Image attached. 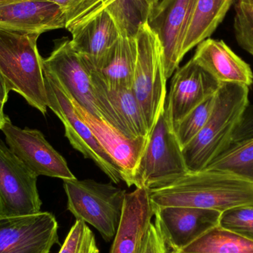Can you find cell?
Segmentation results:
<instances>
[{"label": "cell", "mask_w": 253, "mask_h": 253, "mask_svg": "<svg viewBox=\"0 0 253 253\" xmlns=\"http://www.w3.org/2000/svg\"><path fill=\"white\" fill-rule=\"evenodd\" d=\"M153 208L190 207L220 212L253 206V184L225 172H188L172 182L149 190Z\"/></svg>", "instance_id": "obj_1"}, {"label": "cell", "mask_w": 253, "mask_h": 253, "mask_svg": "<svg viewBox=\"0 0 253 253\" xmlns=\"http://www.w3.org/2000/svg\"><path fill=\"white\" fill-rule=\"evenodd\" d=\"M249 105V87L232 83L221 84L206 124L182 148L189 172L203 170L232 144L235 129Z\"/></svg>", "instance_id": "obj_2"}, {"label": "cell", "mask_w": 253, "mask_h": 253, "mask_svg": "<svg viewBox=\"0 0 253 253\" xmlns=\"http://www.w3.org/2000/svg\"><path fill=\"white\" fill-rule=\"evenodd\" d=\"M37 34L0 31V74L10 91L22 96L43 115L47 99Z\"/></svg>", "instance_id": "obj_3"}, {"label": "cell", "mask_w": 253, "mask_h": 253, "mask_svg": "<svg viewBox=\"0 0 253 253\" xmlns=\"http://www.w3.org/2000/svg\"><path fill=\"white\" fill-rule=\"evenodd\" d=\"M135 40L136 61L131 90L150 132L165 111L168 79L165 74L163 47L147 21L138 29Z\"/></svg>", "instance_id": "obj_4"}, {"label": "cell", "mask_w": 253, "mask_h": 253, "mask_svg": "<svg viewBox=\"0 0 253 253\" xmlns=\"http://www.w3.org/2000/svg\"><path fill=\"white\" fill-rule=\"evenodd\" d=\"M68 210L77 220L94 227L106 242L114 240L123 215L126 191L93 179L64 180Z\"/></svg>", "instance_id": "obj_5"}, {"label": "cell", "mask_w": 253, "mask_h": 253, "mask_svg": "<svg viewBox=\"0 0 253 253\" xmlns=\"http://www.w3.org/2000/svg\"><path fill=\"white\" fill-rule=\"evenodd\" d=\"M182 148L166 110L147 136L133 177L136 188L151 190L166 185L188 172Z\"/></svg>", "instance_id": "obj_6"}, {"label": "cell", "mask_w": 253, "mask_h": 253, "mask_svg": "<svg viewBox=\"0 0 253 253\" xmlns=\"http://www.w3.org/2000/svg\"><path fill=\"white\" fill-rule=\"evenodd\" d=\"M44 77L47 108L62 122L65 137L71 146L84 158L93 161L112 182L123 181L118 165L99 144L89 126L79 117L68 93L54 77L44 71Z\"/></svg>", "instance_id": "obj_7"}, {"label": "cell", "mask_w": 253, "mask_h": 253, "mask_svg": "<svg viewBox=\"0 0 253 253\" xmlns=\"http://www.w3.org/2000/svg\"><path fill=\"white\" fill-rule=\"evenodd\" d=\"M37 175L0 140V217L41 212Z\"/></svg>", "instance_id": "obj_8"}, {"label": "cell", "mask_w": 253, "mask_h": 253, "mask_svg": "<svg viewBox=\"0 0 253 253\" xmlns=\"http://www.w3.org/2000/svg\"><path fill=\"white\" fill-rule=\"evenodd\" d=\"M1 130L7 147L37 176L63 181L76 178L65 158L52 147L41 131L29 127L22 129L14 126L7 116Z\"/></svg>", "instance_id": "obj_9"}, {"label": "cell", "mask_w": 253, "mask_h": 253, "mask_svg": "<svg viewBox=\"0 0 253 253\" xmlns=\"http://www.w3.org/2000/svg\"><path fill=\"white\" fill-rule=\"evenodd\" d=\"M42 67L43 71L54 77L77 103L102 119L93 93L90 71L73 48L69 39L56 42L50 56L42 59Z\"/></svg>", "instance_id": "obj_10"}, {"label": "cell", "mask_w": 253, "mask_h": 253, "mask_svg": "<svg viewBox=\"0 0 253 253\" xmlns=\"http://www.w3.org/2000/svg\"><path fill=\"white\" fill-rule=\"evenodd\" d=\"M55 245L59 241L53 214L0 217V253H49Z\"/></svg>", "instance_id": "obj_11"}, {"label": "cell", "mask_w": 253, "mask_h": 253, "mask_svg": "<svg viewBox=\"0 0 253 253\" xmlns=\"http://www.w3.org/2000/svg\"><path fill=\"white\" fill-rule=\"evenodd\" d=\"M196 2V0H159L150 8L147 22L163 47L168 79L182 60L181 47Z\"/></svg>", "instance_id": "obj_12"}, {"label": "cell", "mask_w": 253, "mask_h": 253, "mask_svg": "<svg viewBox=\"0 0 253 253\" xmlns=\"http://www.w3.org/2000/svg\"><path fill=\"white\" fill-rule=\"evenodd\" d=\"M221 212L190 207L154 208L155 226L165 244L182 251L219 224Z\"/></svg>", "instance_id": "obj_13"}, {"label": "cell", "mask_w": 253, "mask_h": 253, "mask_svg": "<svg viewBox=\"0 0 253 253\" xmlns=\"http://www.w3.org/2000/svg\"><path fill=\"white\" fill-rule=\"evenodd\" d=\"M89 71L102 119L128 136L147 138L148 129L131 88L108 87L94 71Z\"/></svg>", "instance_id": "obj_14"}, {"label": "cell", "mask_w": 253, "mask_h": 253, "mask_svg": "<svg viewBox=\"0 0 253 253\" xmlns=\"http://www.w3.org/2000/svg\"><path fill=\"white\" fill-rule=\"evenodd\" d=\"M221 84L193 59L178 68L174 73L165 104L172 124L178 123L198 105L215 94Z\"/></svg>", "instance_id": "obj_15"}, {"label": "cell", "mask_w": 253, "mask_h": 253, "mask_svg": "<svg viewBox=\"0 0 253 253\" xmlns=\"http://www.w3.org/2000/svg\"><path fill=\"white\" fill-rule=\"evenodd\" d=\"M69 96V95H68ZM79 117L89 126L104 150L115 161L123 181L133 185V177L147 138H132L99 117L90 114L70 96Z\"/></svg>", "instance_id": "obj_16"}, {"label": "cell", "mask_w": 253, "mask_h": 253, "mask_svg": "<svg viewBox=\"0 0 253 253\" xmlns=\"http://www.w3.org/2000/svg\"><path fill=\"white\" fill-rule=\"evenodd\" d=\"M59 6L43 0H19L0 3V31L42 34L65 28Z\"/></svg>", "instance_id": "obj_17"}, {"label": "cell", "mask_w": 253, "mask_h": 253, "mask_svg": "<svg viewBox=\"0 0 253 253\" xmlns=\"http://www.w3.org/2000/svg\"><path fill=\"white\" fill-rule=\"evenodd\" d=\"M154 216L149 190L126 193L123 215L110 253H138Z\"/></svg>", "instance_id": "obj_18"}, {"label": "cell", "mask_w": 253, "mask_h": 253, "mask_svg": "<svg viewBox=\"0 0 253 253\" xmlns=\"http://www.w3.org/2000/svg\"><path fill=\"white\" fill-rule=\"evenodd\" d=\"M71 34L73 48L90 70L99 69L103 65L121 35L106 9Z\"/></svg>", "instance_id": "obj_19"}, {"label": "cell", "mask_w": 253, "mask_h": 253, "mask_svg": "<svg viewBox=\"0 0 253 253\" xmlns=\"http://www.w3.org/2000/svg\"><path fill=\"white\" fill-rule=\"evenodd\" d=\"M192 59L221 84L251 87L253 73L250 65L239 57L223 40L210 38L196 46Z\"/></svg>", "instance_id": "obj_20"}, {"label": "cell", "mask_w": 253, "mask_h": 253, "mask_svg": "<svg viewBox=\"0 0 253 253\" xmlns=\"http://www.w3.org/2000/svg\"><path fill=\"white\" fill-rule=\"evenodd\" d=\"M235 1L196 0L181 47V59L199 43L211 37L224 20Z\"/></svg>", "instance_id": "obj_21"}, {"label": "cell", "mask_w": 253, "mask_h": 253, "mask_svg": "<svg viewBox=\"0 0 253 253\" xmlns=\"http://www.w3.org/2000/svg\"><path fill=\"white\" fill-rule=\"evenodd\" d=\"M136 55L135 37L120 35L103 65L99 69L91 71L108 87L131 88Z\"/></svg>", "instance_id": "obj_22"}, {"label": "cell", "mask_w": 253, "mask_h": 253, "mask_svg": "<svg viewBox=\"0 0 253 253\" xmlns=\"http://www.w3.org/2000/svg\"><path fill=\"white\" fill-rule=\"evenodd\" d=\"M205 169L225 172L253 184V137L232 143Z\"/></svg>", "instance_id": "obj_23"}, {"label": "cell", "mask_w": 253, "mask_h": 253, "mask_svg": "<svg viewBox=\"0 0 253 253\" xmlns=\"http://www.w3.org/2000/svg\"><path fill=\"white\" fill-rule=\"evenodd\" d=\"M182 251L185 253H253V242L218 225Z\"/></svg>", "instance_id": "obj_24"}, {"label": "cell", "mask_w": 253, "mask_h": 253, "mask_svg": "<svg viewBox=\"0 0 253 253\" xmlns=\"http://www.w3.org/2000/svg\"><path fill=\"white\" fill-rule=\"evenodd\" d=\"M117 23L121 35L135 37L147 21L151 4L147 0H102Z\"/></svg>", "instance_id": "obj_25"}, {"label": "cell", "mask_w": 253, "mask_h": 253, "mask_svg": "<svg viewBox=\"0 0 253 253\" xmlns=\"http://www.w3.org/2000/svg\"><path fill=\"white\" fill-rule=\"evenodd\" d=\"M59 6L65 16V29L70 33L105 10L102 0H43Z\"/></svg>", "instance_id": "obj_26"}, {"label": "cell", "mask_w": 253, "mask_h": 253, "mask_svg": "<svg viewBox=\"0 0 253 253\" xmlns=\"http://www.w3.org/2000/svg\"><path fill=\"white\" fill-rule=\"evenodd\" d=\"M215 95L198 105L178 123L172 125L174 133L181 148L191 141L206 124L213 108Z\"/></svg>", "instance_id": "obj_27"}, {"label": "cell", "mask_w": 253, "mask_h": 253, "mask_svg": "<svg viewBox=\"0 0 253 253\" xmlns=\"http://www.w3.org/2000/svg\"><path fill=\"white\" fill-rule=\"evenodd\" d=\"M59 253H100L93 231L84 221L77 220Z\"/></svg>", "instance_id": "obj_28"}, {"label": "cell", "mask_w": 253, "mask_h": 253, "mask_svg": "<svg viewBox=\"0 0 253 253\" xmlns=\"http://www.w3.org/2000/svg\"><path fill=\"white\" fill-rule=\"evenodd\" d=\"M218 225L253 242V206H240L221 212Z\"/></svg>", "instance_id": "obj_29"}, {"label": "cell", "mask_w": 253, "mask_h": 253, "mask_svg": "<svg viewBox=\"0 0 253 253\" xmlns=\"http://www.w3.org/2000/svg\"><path fill=\"white\" fill-rule=\"evenodd\" d=\"M233 30L238 44L253 56V5L236 1Z\"/></svg>", "instance_id": "obj_30"}, {"label": "cell", "mask_w": 253, "mask_h": 253, "mask_svg": "<svg viewBox=\"0 0 253 253\" xmlns=\"http://www.w3.org/2000/svg\"><path fill=\"white\" fill-rule=\"evenodd\" d=\"M165 242L154 224L151 223L138 253H165Z\"/></svg>", "instance_id": "obj_31"}, {"label": "cell", "mask_w": 253, "mask_h": 253, "mask_svg": "<svg viewBox=\"0 0 253 253\" xmlns=\"http://www.w3.org/2000/svg\"><path fill=\"white\" fill-rule=\"evenodd\" d=\"M253 137V105L250 104L235 129L233 142Z\"/></svg>", "instance_id": "obj_32"}, {"label": "cell", "mask_w": 253, "mask_h": 253, "mask_svg": "<svg viewBox=\"0 0 253 253\" xmlns=\"http://www.w3.org/2000/svg\"><path fill=\"white\" fill-rule=\"evenodd\" d=\"M9 92H10V90L7 88L4 78L0 74V100L4 102V104L7 102V99H8Z\"/></svg>", "instance_id": "obj_33"}, {"label": "cell", "mask_w": 253, "mask_h": 253, "mask_svg": "<svg viewBox=\"0 0 253 253\" xmlns=\"http://www.w3.org/2000/svg\"><path fill=\"white\" fill-rule=\"evenodd\" d=\"M4 105H5V104L0 100V129H1L3 126H4V123H5L6 116H7L4 114Z\"/></svg>", "instance_id": "obj_34"}, {"label": "cell", "mask_w": 253, "mask_h": 253, "mask_svg": "<svg viewBox=\"0 0 253 253\" xmlns=\"http://www.w3.org/2000/svg\"><path fill=\"white\" fill-rule=\"evenodd\" d=\"M165 253H185L180 250L175 249V248H171L165 244Z\"/></svg>", "instance_id": "obj_35"}, {"label": "cell", "mask_w": 253, "mask_h": 253, "mask_svg": "<svg viewBox=\"0 0 253 253\" xmlns=\"http://www.w3.org/2000/svg\"><path fill=\"white\" fill-rule=\"evenodd\" d=\"M237 1H241V2L245 3V4L253 5V0H237Z\"/></svg>", "instance_id": "obj_36"}, {"label": "cell", "mask_w": 253, "mask_h": 253, "mask_svg": "<svg viewBox=\"0 0 253 253\" xmlns=\"http://www.w3.org/2000/svg\"><path fill=\"white\" fill-rule=\"evenodd\" d=\"M19 1V0H0V3L10 2V1Z\"/></svg>", "instance_id": "obj_37"}, {"label": "cell", "mask_w": 253, "mask_h": 253, "mask_svg": "<svg viewBox=\"0 0 253 253\" xmlns=\"http://www.w3.org/2000/svg\"><path fill=\"white\" fill-rule=\"evenodd\" d=\"M147 1H148L150 3V4H151V7H152V5H153V0H147Z\"/></svg>", "instance_id": "obj_38"}, {"label": "cell", "mask_w": 253, "mask_h": 253, "mask_svg": "<svg viewBox=\"0 0 253 253\" xmlns=\"http://www.w3.org/2000/svg\"><path fill=\"white\" fill-rule=\"evenodd\" d=\"M159 1V0H153V4H154V3H156V1Z\"/></svg>", "instance_id": "obj_39"}]
</instances>
